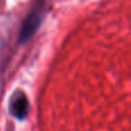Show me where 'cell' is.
Wrapping results in <instances>:
<instances>
[{
  "label": "cell",
  "instance_id": "2",
  "mask_svg": "<svg viewBox=\"0 0 131 131\" xmlns=\"http://www.w3.org/2000/svg\"><path fill=\"white\" fill-rule=\"evenodd\" d=\"M29 108L30 106L27 94L21 90L15 91L9 99V113L15 118L23 121L28 117Z\"/></svg>",
  "mask_w": 131,
  "mask_h": 131
},
{
  "label": "cell",
  "instance_id": "1",
  "mask_svg": "<svg viewBox=\"0 0 131 131\" xmlns=\"http://www.w3.org/2000/svg\"><path fill=\"white\" fill-rule=\"evenodd\" d=\"M44 8H45L44 5L38 1V5L35 6L32 10L28 14L25 20L23 21L22 28H21L20 34H18V43H25L36 34L38 28L40 27L44 15H45Z\"/></svg>",
  "mask_w": 131,
  "mask_h": 131
}]
</instances>
